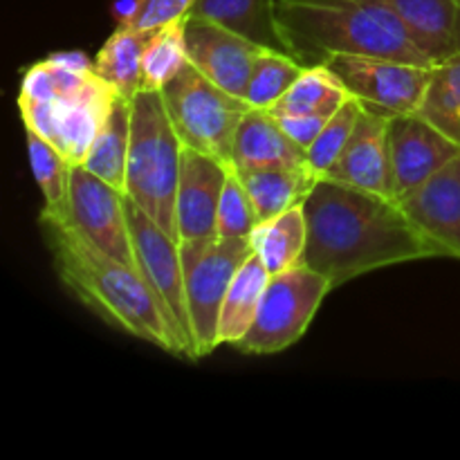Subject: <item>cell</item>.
I'll use <instances>...</instances> for the list:
<instances>
[{
  "label": "cell",
  "mask_w": 460,
  "mask_h": 460,
  "mask_svg": "<svg viewBox=\"0 0 460 460\" xmlns=\"http://www.w3.org/2000/svg\"><path fill=\"white\" fill-rule=\"evenodd\" d=\"M308 245L304 263L332 288L391 265L445 259L398 200L322 178L304 202Z\"/></svg>",
  "instance_id": "obj_1"
},
{
  "label": "cell",
  "mask_w": 460,
  "mask_h": 460,
  "mask_svg": "<svg viewBox=\"0 0 460 460\" xmlns=\"http://www.w3.org/2000/svg\"><path fill=\"white\" fill-rule=\"evenodd\" d=\"M57 277L102 322L178 358V344L146 281L67 225L39 216Z\"/></svg>",
  "instance_id": "obj_2"
},
{
  "label": "cell",
  "mask_w": 460,
  "mask_h": 460,
  "mask_svg": "<svg viewBox=\"0 0 460 460\" xmlns=\"http://www.w3.org/2000/svg\"><path fill=\"white\" fill-rule=\"evenodd\" d=\"M277 27L288 54L305 67L335 54L434 66L380 0H277Z\"/></svg>",
  "instance_id": "obj_3"
},
{
  "label": "cell",
  "mask_w": 460,
  "mask_h": 460,
  "mask_svg": "<svg viewBox=\"0 0 460 460\" xmlns=\"http://www.w3.org/2000/svg\"><path fill=\"white\" fill-rule=\"evenodd\" d=\"M184 144L160 90H139L130 99V151L126 196L178 241L175 196Z\"/></svg>",
  "instance_id": "obj_4"
},
{
  "label": "cell",
  "mask_w": 460,
  "mask_h": 460,
  "mask_svg": "<svg viewBox=\"0 0 460 460\" xmlns=\"http://www.w3.org/2000/svg\"><path fill=\"white\" fill-rule=\"evenodd\" d=\"M160 93L184 146L234 166V137L250 103L216 85L191 63Z\"/></svg>",
  "instance_id": "obj_5"
},
{
  "label": "cell",
  "mask_w": 460,
  "mask_h": 460,
  "mask_svg": "<svg viewBox=\"0 0 460 460\" xmlns=\"http://www.w3.org/2000/svg\"><path fill=\"white\" fill-rule=\"evenodd\" d=\"M331 290V279L305 263L272 274L254 323L236 349L247 355H277L295 346Z\"/></svg>",
  "instance_id": "obj_6"
},
{
  "label": "cell",
  "mask_w": 460,
  "mask_h": 460,
  "mask_svg": "<svg viewBox=\"0 0 460 460\" xmlns=\"http://www.w3.org/2000/svg\"><path fill=\"white\" fill-rule=\"evenodd\" d=\"M254 254L250 238H214L180 245L184 270L189 319H191L196 358H207L218 349L220 310L229 283L238 268Z\"/></svg>",
  "instance_id": "obj_7"
},
{
  "label": "cell",
  "mask_w": 460,
  "mask_h": 460,
  "mask_svg": "<svg viewBox=\"0 0 460 460\" xmlns=\"http://www.w3.org/2000/svg\"><path fill=\"white\" fill-rule=\"evenodd\" d=\"M126 216H128L130 238H133L135 265L169 323L171 335L178 344V358L198 359L178 241L171 238L128 196H126Z\"/></svg>",
  "instance_id": "obj_8"
},
{
  "label": "cell",
  "mask_w": 460,
  "mask_h": 460,
  "mask_svg": "<svg viewBox=\"0 0 460 460\" xmlns=\"http://www.w3.org/2000/svg\"><path fill=\"white\" fill-rule=\"evenodd\" d=\"M40 216L67 225L99 250L137 270L128 216H126V193L90 173L85 166L72 164L67 200L63 209L58 214Z\"/></svg>",
  "instance_id": "obj_9"
},
{
  "label": "cell",
  "mask_w": 460,
  "mask_h": 460,
  "mask_svg": "<svg viewBox=\"0 0 460 460\" xmlns=\"http://www.w3.org/2000/svg\"><path fill=\"white\" fill-rule=\"evenodd\" d=\"M117 97V90L97 75L76 97L36 102L18 94L16 103L25 128L49 139L70 164H81Z\"/></svg>",
  "instance_id": "obj_10"
},
{
  "label": "cell",
  "mask_w": 460,
  "mask_h": 460,
  "mask_svg": "<svg viewBox=\"0 0 460 460\" xmlns=\"http://www.w3.org/2000/svg\"><path fill=\"white\" fill-rule=\"evenodd\" d=\"M322 66L331 67L350 97L362 106L389 115L418 112L434 70V66H418L398 58L350 54H335Z\"/></svg>",
  "instance_id": "obj_11"
},
{
  "label": "cell",
  "mask_w": 460,
  "mask_h": 460,
  "mask_svg": "<svg viewBox=\"0 0 460 460\" xmlns=\"http://www.w3.org/2000/svg\"><path fill=\"white\" fill-rule=\"evenodd\" d=\"M265 45L200 16H187V54L198 72L227 93L245 97L247 84Z\"/></svg>",
  "instance_id": "obj_12"
},
{
  "label": "cell",
  "mask_w": 460,
  "mask_h": 460,
  "mask_svg": "<svg viewBox=\"0 0 460 460\" xmlns=\"http://www.w3.org/2000/svg\"><path fill=\"white\" fill-rule=\"evenodd\" d=\"M460 155V146L418 112L391 115L389 119V169L391 198L409 196L447 162Z\"/></svg>",
  "instance_id": "obj_13"
},
{
  "label": "cell",
  "mask_w": 460,
  "mask_h": 460,
  "mask_svg": "<svg viewBox=\"0 0 460 460\" xmlns=\"http://www.w3.org/2000/svg\"><path fill=\"white\" fill-rule=\"evenodd\" d=\"M229 166L184 146L175 196L178 245L218 238V209Z\"/></svg>",
  "instance_id": "obj_14"
},
{
  "label": "cell",
  "mask_w": 460,
  "mask_h": 460,
  "mask_svg": "<svg viewBox=\"0 0 460 460\" xmlns=\"http://www.w3.org/2000/svg\"><path fill=\"white\" fill-rule=\"evenodd\" d=\"M398 202L445 259L460 261V155Z\"/></svg>",
  "instance_id": "obj_15"
},
{
  "label": "cell",
  "mask_w": 460,
  "mask_h": 460,
  "mask_svg": "<svg viewBox=\"0 0 460 460\" xmlns=\"http://www.w3.org/2000/svg\"><path fill=\"white\" fill-rule=\"evenodd\" d=\"M389 112L362 106L344 153L326 178L391 198Z\"/></svg>",
  "instance_id": "obj_16"
},
{
  "label": "cell",
  "mask_w": 460,
  "mask_h": 460,
  "mask_svg": "<svg viewBox=\"0 0 460 460\" xmlns=\"http://www.w3.org/2000/svg\"><path fill=\"white\" fill-rule=\"evenodd\" d=\"M404 25L413 43L440 63L460 52V0H380Z\"/></svg>",
  "instance_id": "obj_17"
},
{
  "label": "cell",
  "mask_w": 460,
  "mask_h": 460,
  "mask_svg": "<svg viewBox=\"0 0 460 460\" xmlns=\"http://www.w3.org/2000/svg\"><path fill=\"white\" fill-rule=\"evenodd\" d=\"M277 164L304 166L305 151L292 142L272 111L250 108L234 137V166L256 169Z\"/></svg>",
  "instance_id": "obj_18"
},
{
  "label": "cell",
  "mask_w": 460,
  "mask_h": 460,
  "mask_svg": "<svg viewBox=\"0 0 460 460\" xmlns=\"http://www.w3.org/2000/svg\"><path fill=\"white\" fill-rule=\"evenodd\" d=\"M236 173L254 202L261 223L292 209V207L304 205L305 198L313 193L314 184L319 182L308 164L256 166V169H236Z\"/></svg>",
  "instance_id": "obj_19"
},
{
  "label": "cell",
  "mask_w": 460,
  "mask_h": 460,
  "mask_svg": "<svg viewBox=\"0 0 460 460\" xmlns=\"http://www.w3.org/2000/svg\"><path fill=\"white\" fill-rule=\"evenodd\" d=\"M250 243L270 277L304 263L305 245H308V220H305L304 205H296L259 223V227L252 232Z\"/></svg>",
  "instance_id": "obj_20"
},
{
  "label": "cell",
  "mask_w": 460,
  "mask_h": 460,
  "mask_svg": "<svg viewBox=\"0 0 460 460\" xmlns=\"http://www.w3.org/2000/svg\"><path fill=\"white\" fill-rule=\"evenodd\" d=\"M189 16L220 22L265 48L288 52L277 27V0H198Z\"/></svg>",
  "instance_id": "obj_21"
},
{
  "label": "cell",
  "mask_w": 460,
  "mask_h": 460,
  "mask_svg": "<svg viewBox=\"0 0 460 460\" xmlns=\"http://www.w3.org/2000/svg\"><path fill=\"white\" fill-rule=\"evenodd\" d=\"M130 151V99L117 97L81 166L126 193Z\"/></svg>",
  "instance_id": "obj_22"
},
{
  "label": "cell",
  "mask_w": 460,
  "mask_h": 460,
  "mask_svg": "<svg viewBox=\"0 0 460 460\" xmlns=\"http://www.w3.org/2000/svg\"><path fill=\"white\" fill-rule=\"evenodd\" d=\"M270 281V272L256 254H252L245 263L238 268L236 277L229 283V290L225 295L223 310H220L218 326V344H232L245 337L250 326L254 323L259 313L261 299H263L265 286Z\"/></svg>",
  "instance_id": "obj_23"
},
{
  "label": "cell",
  "mask_w": 460,
  "mask_h": 460,
  "mask_svg": "<svg viewBox=\"0 0 460 460\" xmlns=\"http://www.w3.org/2000/svg\"><path fill=\"white\" fill-rule=\"evenodd\" d=\"M155 30L119 27L102 45L93 61V70L124 99H133L142 90V58Z\"/></svg>",
  "instance_id": "obj_24"
},
{
  "label": "cell",
  "mask_w": 460,
  "mask_h": 460,
  "mask_svg": "<svg viewBox=\"0 0 460 460\" xmlns=\"http://www.w3.org/2000/svg\"><path fill=\"white\" fill-rule=\"evenodd\" d=\"M418 115L460 146V52L436 63Z\"/></svg>",
  "instance_id": "obj_25"
},
{
  "label": "cell",
  "mask_w": 460,
  "mask_h": 460,
  "mask_svg": "<svg viewBox=\"0 0 460 460\" xmlns=\"http://www.w3.org/2000/svg\"><path fill=\"white\" fill-rule=\"evenodd\" d=\"M349 99V90L341 85V81L337 79L331 67L313 66L305 67L304 75L295 81V85L270 111L277 117L308 115V112L337 111Z\"/></svg>",
  "instance_id": "obj_26"
},
{
  "label": "cell",
  "mask_w": 460,
  "mask_h": 460,
  "mask_svg": "<svg viewBox=\"0 0 460 460\" xmlns=\"http://www.w3.org/2000/svg\"><path fill=\"white\" fill-rule=\"evenodd\" d=\"M187 63V18L157 27L144 49L142 90H162Z\"/></svg>",
  "instance_id": "obj_27"
},
{
  "label": "cell",
  "mask_w": 460,
  "mask_h": 460,
  "mask_svg": "<svg viewBox=\"0 0 460 460\" xmlns=\"http://www.w3.org/2000/svg\"><path fill=\"white\" fill-rule=\"evenodd\" d=\"M27 155H30L31 173L43 193V209L40 214H58L67 200L72 164L49 139L36 130L25 128Z\"/></svg>",
  "instance_id": "obj_28"
},
{
  "label": "cell",
  "mask_w": 460,
  "mask_h": 460,
  "mask_svg": "<svg viewBox=\"0 0 460 460\" xmlns=\"http://www.w3.org/2000/svg\"><path fill=\"white\" fill-rule=\"evenodd\" d=\"M305 66L296 61L292 54L281 49H265L263 57L256 63L245 90V102L252 108H270L295 85V81L304 75Z\"/></svg>",
  "instance_id": "obj_29"
},
{
  "label": "cell",
  "mask_w": 460,
  "mask_h": 460,
  "mask_svg": "<svg viewBox=\"0 0 460 460\" xmlns=\"http://www.w3.org/2000/svg\"><path fill=\"white\" fill-rule=\"evenodd\" d=\"M97 76L94 70H70L54 58L34 63L25 70L21 84V97L36 99V102H58L84 93L90 81Z\"/></svg>",
  "instance_id": "obj_30"
},
{
  "label": "cell",
  "mask_w": 460,
  "mask_h": 460,
  "mask_svg": "<svg viewBox=\"0 0 460 460\" xmlns=\"http://www.w3.org/2000/svg\"><path fill=\"white\" fill-rule=\"evenodd\" d=\"M359 112H362V103L358 99L350 97L349 102L341 103L335 115L331 117V121L326 124V128L314 139L313 146L305 151V164H308V169L319 180L326 178L332 166L337 164V160L341 157L350 135H353L355 124H358Z\"/></svg>",
  "instance_id": "obj_31"
},
{
  "label": "cell",
  "mask_w": 460,
  "mask_h": 460,
  "mask_svg": "<svg viewBox=\"0 0 460 460\" xmlns=\"http://www.w3.org/2000/svg\"><path fill=\"white\" fill-rule=\"evenodd\" d=\"M259 223L250 193L243 187L236 169L229 166L218 209V238H250Z\"/></svg>",
  "instance_id": "obj_32"
},
{
  "label": "cell",
  "mask_w": 460,
  "mask_h": 460,
  "mask_svg": "<svg viewBox=\"0 0 460 460\" xmlns=\"http://www.w3.org/2000/svg\"><path fill=\"white\" fill-rule=\"evenodd\" d=\"M198 0H137L133 16L119 27L130 30H157V27L187 18Z\"/></svg>",
  "instance_id": "obj_33"
},
{
  "label": "cell",
  "mask_w": 460,
  "mask_h": 460,
  "mask_svg": "<svg viewBox=\"0 0 460 460\" xmlns=\"http://www.w3.org/2000/svg\"><path fill=\"white\" fill-rule=\"evenodd\" d=\"M337 111H322V112H308V115H286L279 117L283 130L290 135L292 142L299 144L304 151H308L314 144V139L319 137L326 124L331 121V117L335 115Z\"/></svg>",
  "instance_id": "obj_34"
},
{
  "label": "cell",
  "mask_w": 460,
  "mask_h": 460,
  "mask_svg": "<svg viewBox=\"0 0 460 460\" xmlns=\"http://www.w3.org/2000/svg\"><path fill=\"white\" fill-rule=\"evenodd\" d=\"M135 9H137V0H117V3L112 4V16L117 18L119 25H124V22L133 16Z\"/></svg>",
  "instance_id": "obj_35"
}]
</instances>
